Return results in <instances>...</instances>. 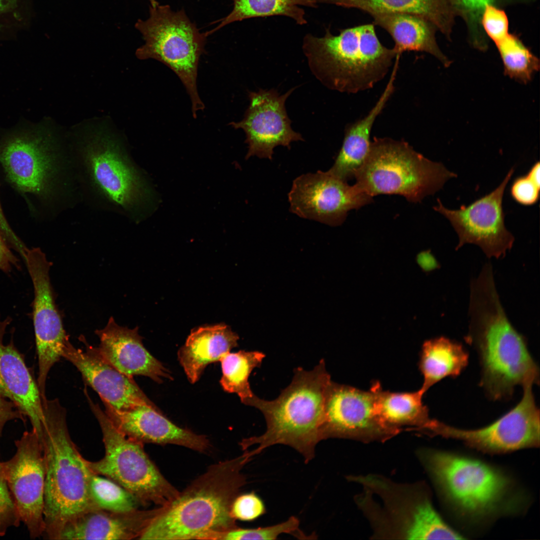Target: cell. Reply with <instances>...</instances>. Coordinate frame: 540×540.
<instances>
[{
    "label": "cell",
    "mask_w": 540,
    "mask_h": 540,
    "mask_svg": "<svg viewBox=\"0 0 540 540\" xmlns=\"http://www.w3.org/2000/svg\"><path fill=\"white\" fill-rule=\"evenodd\" d=\"M68 144L81 201L136 224L148 216L153 188L120 136L104 125L90 126Z\"/></svg>",
    "instance_id": "6da1fadb"
},
{
    "label": "cell",
    "mask_w": 540,
    "mask_h": 540,
    "mask_svg": "<svg viewBox=\"0 0 540 540\" xmlns=\"http://www.w3.org/2000/svg\"><path fill=\"white\" fill-rule=\"evenodd\" d=\"M468 315L466 340L478 352L480 386L490 399L507 400L516 386L539 384V368L506 316L490 265L471 280Z\"/></svg>",
    "instance_id": "7a4b0ae2"
},
{
    "label": "cell",
    "mask_w": 540,
    "mask_h": 540,
    "mask_svg": "<svg viewBox=\"0 0 540 540\" xmlns=\"http://www.w3.org/2000/svg\"><path fill=\"white\" fill-rule=\"evenodd\" d=\"M210 466L171 502L162 506L139 539L211 540L237 527L231 506L246 483L248 450Z\"/></svg>",
    "instance_id": "3957f363"
},
{
    "label": "cell",
    "mask_w": 540,
    "mask_h": 540,
    "mask_svg": "<svg viewBox=\"0 0 540 540\" xmlns=\"http://www.w3.org/2000/svg\"><path fill=\"white\" fill-rule=\"evenodd\" d=\"M0 164L8 181L34 196L50 216L81 202L69 144L48 126L4 136L0 141Z\"/></svg>",
    "instance_id": "277c9868"
},
{
    "label": "cell",
    "mask_w": 540,
    "mask_h": 540,
    "mask_svg": "<svg viewBox=\"0 0 540 540\" xmlns=\"http://www.w3.org/2000/svg\"><path fill=\"white\" fill-rule=\"evenodd\" d=\"M332 380L322 359L311 370L300 367L294 370L290 384L272 400L254 395L248 406L259 410L266 424L260 436L243 440L244 450L253 457L274 444L288 446L300 453L306 463L315 456L316 444L322 439V426L326 394Z\"/></svg>",
    "instance_id": "5b68a950"
},
{
    "label": "cell",
    "mask_w": 540,
    "mask_h": 540,
    "mask_svg": "<svg viewBox=\"0 0 540 540\" xmlns=\"http://www.w3.org/2000/svg\"><path fill=\"white\" fill-rule=\"evenodd\" d=\"M42 406L40 442L46 468L42 536L58 540L67 524L96 509L89 493L90 470L70 436L66 408L57 398L46 399Z\"/></svg>",
    "instance_id": "8992f818"
},
{
    "label": "cell",
    "mask_w": 540,
    "mask_h": 540,
    "mask_svg": "<svg viewBox=\"0 0 540 540\" xmlns=\"http://www.w3.org/2000/svg\"><path fill=\"white\" fill-rule=\"evenodd\" d=\"M302 49L312 73L322 84L351 94L372 88L400 56L381 44L372 24L342 30L338 35L329 29L320 38L308 34Z\"/></svg>",
    "instance_id": "52a82bcc"
},
{
    "label": "cell",
    "mask_w": 540,
    "mask_h": 540,
    "mask_svg": "<svg viewBox=\"0 0 540 540\" xmlns=\"http://www.w3.org/2000/svg\"><path fill=\"white\" fill-rule=\"evenodd\" d=\"M456 176L404 140L374 138L367 158L354 178L355 184L372 198L398 194L416 203L434 194Z\"/></svg>",
    "instance_id": "ba28073f"
},
{
    "label": "cell",
    "mask_w": 540,
    "mask_h": 540,
    "mask_svg": "<svg viewBox=\"0 0 540 540\" xmlns=\"http://www.w3.org/2000/svg\"><path fill=\"white\" fill-rule=\"evenodd\" d=\"M150 16L138 20L136 28L144 44L138 48L140 60L152 58L166 65L179 78L192 102V116L205 106L198 93L197 77L200 56L204 53L206 32H200L184 9L173 11L168 5L150 0Z\"/></svg>",
    "instance_id": "9c48e42d"
},
{
    "label": "cell",
    "mask_w": 540,
    "mask_h": 540,
    "mask_svg": "<svg viewBox=\"0 0 540 540\" xmlns=\"http://www.w3.org/2000/svg\"><path fill=\"white\" fill-rule=\"evenodd\" d=\"M84 393L100 427L105 449L104 454L100 460H86L89 468L122 486L134 496L141 505L168 504L180 492L164 478L149 458L144 450V444L118 430L86 390Z\"/></svg>",
    "instance_id": "30bf717a"
},
{
    "label": "cell",
    "mask_w": 540,
    "mask_h": 540,
    "mask_svg": "<svg viewBox=\"0 0 540 540\" xmlns=\"http://www.w3.org/2000/svg\"><path fill=\"white\" fill-rule=\"evenodd\" d=\"M428 466L444 494L458 509L480 517L493 512L507 494L510 482L479 460L453 454L430 452Z\"/></svg>",
    "instance_id": "8fae6325"
},
{
    "label": "cell",
    "mask_w": 540,
    "mask_h": 540,
    "mask_svg": "<svg viewBox=\"0 0 540 540\" xmlns=\"http://www.w3.org/2000/svg\"><path fill=\"white\" fill-rule=\"evenodd\" d=\"M532 384L522 386L519 402L492 424L476 430H465L438 420L432 434L463 442L479 450L500 454L536 447L540 444V410L536 404Z\"/></svg>",
    "instance_id": "7c38bea8"
},
{
    "label": "cell",
    "mask_w": 540,
    "mask_h": 540,
    "mask_svg": "<svg viewBox=\"0 0 540 540\" xmlns=\"http://www.w3.org/2000/svg\"><path fill=\"white\" fill-rule=\"evenodd\" d=\"M34 290L32 320L38 372L36 379L42 400L46 399V385L50 370L62 358L69 340L50 277L52 263L40 248H28L23 258Z\"/></svg>",
    "instance_id": "4fadbf2b"
},
{
    "label": "cell",
    "mask_w": 540,
    "mask_h": 540,
    "mask_svg": "<svg viewBox=\"0 0 540 540\" xmlns=\"http://www.w3.org/2000/svg\"><path fill=\"white\" fill-rule=\"evenodd\" d=\"M514 172L511 168L495 190L468 206L450 210L438 199L434 209L449 220L456 232L458 242L456 250L466 244H474L488 258L498 259L511 250L514 238L505 226L502 200Z\"/></svg>",
    "instance_id": "5bb4252c"
},
{
    "label": "cell",
    "mask_w": 540,
    "mask_h": 540,
    "mask_svg": "<svg viewBox=\"0 0 540 540\" xmlns=\"http://www.w3.org/2000/svg\"><path fill=\"white\" fill-rule=\"evenodd\" d=\"M16 452L2 462L3 473L21 522L31 538L43 536L44 531V490L45 462L42 442L32 429L15 441Z\"/></svg>",
    "instance_id": "9a60e30c"
},
{
    "label": "cell",
    "mask_w": 540,
    "mask_h": 540,
    "mask_svg": "<svg viewBox=\"0 0 540 540\" xmlns=\"http://www.w3.org/2000/svg\"><path fill=\"white\" fill-rule=\"evenodd\" d=\"M374 381L368 390L332 382L326 396L322 439L330 438H384L399 430L386 424L378 406Z\"/></svg>",
    "instance_id": "2e32d148"
},
{
    "label": "cell",
    "mask_w": 540,
    "mask_h": 540,
    "mask_svg": "<svg viewBox=\"0 0 540 540\" xmlns=\"http://www.w3.org/2000/svg\"><path fill=\"white\" fill-rule=\"evenodd\" d=\"M288 198L292 212L331 226L342 224L348 212L372 201L355 184H348L328 170L296 178Z\"/></svg>",
    "instance_id": "e0dca14e"
},
{
    "label": "cell",
    "mask_w": 540,
    "mask_h": 540,
    "mask_svg": "<svg viewBox=\"0 0 540 540\" xmlns=\"http://www.w3.org/2000/svg\"><path fill=\"white\" fill-rule=\"evenodd\" d=\"M295 88L282 95L274 88L248 92L250 103L244 118L228 124L244 132L248 145L246 159L256 156L272 160L275 147L282 146L290 149L292 142L304 140L302 135L292 128L285 107L286 100Z\"/></svg>",
    "instance_id": "ac0fdd59"
},
{
    "label": "cell",
    "mask_w": 540,
    "mask_h": 540,
    "mask_svg": "<svg viewBox=\"0 0 540 540\" xmlns=\"http://www.w3.org/2000/svg\"><path fill=\"white\" fill-rule=\"evenodd\" d=\"M84 350L66 342L62 358L70 362L81 374L86 384L93 388L101 400L119 410L146 405L160 410L137 384L133 377L116 369L101 356L96 347L88 343L84 336L79 338Z\"/></svg>",
    "instance_id": "d6986e66"
},
{
    "label": "cell",
    "mask_w": 540,
    "mask_h": 540,
    "mask_svg": "<svg viewBox=\"0 0 540 540\" xmlns=\"http://www.w3.org/2000/svg\"><path fill=\"white\" fill-rule=\"evenodd\" d=\"M102 401L110 421L128 437L143 444H176L200 452L210 448V441L206 436L177 426L160 410L146 405L119 410Z\"/></svg>",
    "instance_id": "ffe728a7"
},
{
    "label": "cell",
    "mask_w": 540,
    "mask_h": 540,
    "mask_svg": "<svg viewBox=\"0 0 540 540\" xmlns=\"http://www.w3.org/2000/svg\"><path fill=\"white\" fill-rule=\"evenodd\" d=\"M102 358L122 373L130 377L142 376L158 383L172 379L170 372L144 346L138 328L118 325L112 316L102 328L96 330Z\"/></svg>",
    "instance_id": "44dd1931"
},
{
    "label": "cell",
    "mask_w": 540,
    "mask_h": 540,
    "mask_svg": "<svg viewBox=\"0 0 540 540\" xmlns=\"http://www.w3.org/2000/svg\"><path fill=\"white\" fill-rule=\"evenodd\" d=\"M11 319L0 315V396L12 402L30 422L40 438L44 422L40 392L24 356L12 340L4 344V338Z\"/></svg>",
    "instance_id": "7402d4cb"
},
{
    "label": "cell",
    "mask_w": 540,
    "mask_h": 540,
    "mask_svg": "<svg viewBox=\"0 0 540 540\" xmlns=\"http://www.w3.org/2000/svg\"><path fill=\"white\" fill-rule=\"evenodd\" d=\"M162 508L128 512L90 510L67 524L58 540L139 539Z\"/></svg>",
    "instance_id": "603a6c76"
},
{
    "label": "cell",
    "mask_w": 540,
    "mask_h": 540,
    "mask_svg": "<svg viewBox=\"0 0 540 540\" xmlns=\"http://www.w3.org/2000/svg\"><path fill=\"white\" fill-rule=\"evenodd\" d=\"M238 335L224 324L194 330L178 352L188 380L192 384L196 382L208 364L220 361L238 346Z\"/></svg>",
    "instance_id": "cb8c5ba5"
},
{
    "label": "cell",
    "mask_w": 540,
    "mask_h": 540,
    "mask_svg": "<svg viewBox=\"0 0 540 540\" xmlns=\"http://www.w3.org/2000/svg\"><path fill=\"white\" fill-rule=\"evenodd\" d=\"M396 72L397 69L393 68L384 92L368 114L346 128L342 146L332 167L328 170L340 179L348 182L354 178L365 162L370 149L372 126L394 92Z\"/></svg>",
    "instance_id": "d4e9b609"
},
{
    "label": "cell",
    "mask_w": 540,
    "mask_h": 540,
    "mask_svg": "<svg viewBox=\"0 0 540 540\" xmlns=\"http://www.w3.org/2000/svg\"><path fill=\"white\" fill-rule=\"evenodd\" d=\"M374 24L386 30L394 42L393 48L400 55L406 51L428 53L445 66L450 60L436 42L435 26L426 18L413 14L398 12L376 13L370 15Z\"/></svg>",
    "instance_id": "484cf974"
},
{
    "label": "cell",
    "mask_w": 540,
    "mask_h": 540,
    "mask_svg": "<svg viewBox=\"0 0 540 540\" xmlns=\"http://www.w3.org/2000/svg\"><path fill=\"white\" fill-rule=\"evenodd\" d=\"M317 3L354 8L370 15L398 12L418 15L432 23L448 38L450 36L455 14L448 0H315Z\"/></svg>",
    "instance_id": "4316f807"
},
{
    "label": "cell",
    "mask_w": 540,
    "mask_h": 540,
    "mask_svg": "<svg viewBox=\"0 0 540 540\" xmlns=\"http://www.w3.org/2000/svg\"><path fill=\"white\" fill-rule=\"evenodd\" d=\"M468 352L460 343L444 336L426 340L418 363L423 378L420 390L424 394L446 377L460 375L468 362Z\"/></svg>",
    "instance_id": "83f0119b"
},
{
    "label": "cell",
    "mask_w": 540,
    "mask_h": 540,
    "mask_svg": "<svg viewBox=\"0 0 540 540\" xmlns=\"http://www.w3.org/2000/svg\"><path fill=\"white\" fill-rule=\"evenodd\" d=\"M424 394L419 389L411 392L378 390V406L382 418L390 427L400 430L408 426L428 432L434 419L430 417L428 408L422 402Z\"/></svg>",
    "instance_id": "f1b7e54d"
},
{
    "label": "cell",
    "mask_w": 540,
    "mask_h": 540,
    "mask_svg": "<svg viewBox=\"0 0 540 540\" xmlns=\"http://www.w3.org/2000/svg\"><path fill=\"white\" fill-rule=\"evenodd\" d=\"M314 0H234V8L214 29L206 32L208 36L232 22L252 18L284 16L294 19L298 24L307 22L304 11L300 6L316 8Z\"/></svg>",
    "instance_id": "f546056e"
},
{
    "label": "cell",
    "mask_w": 540,
    "mask_h": 540,
    "mask_svg": "<svg viewBox=\"0 0 540 540\" xmlns=\"http://www.w3.org/2000/svg\"><path fill=\"white\" fill-rule=\"evenodd\" d=\"M266 355L259 351L240 350L228 352L220 360L222 376L220 383L224 390L236 394L244 404L248 405L254 396L248 378L252 370L260 368Z\"/></svg>",
    "instance_id": "4dcf8cb0"
},
{
    "label": "cell",
    "mask_w": 540,
    "mask_h": 540,
    "mask_svg": "<svg viewBox=\"0 0 540 540\" xmlns=\"http://www.w3.org/2000/svg\"><path fill=\"white\" fill-rule=\"evenodd\" d=\"M88 490L90 499L96 510L128 512L138 509L141 505L136 496L122 486L91 470Z\"/></svg>",
    "instance_id": "1f68e13d"
},
{
    "label": "cell",
    "mask_w": 540,
    "mask_h": 540,
    "mask_svg": "<svg viewBox=\"0 0 540 540\" xmlns=\"http://www.w3.org/2000/svg\"><path fill=\"white\" fill-rule=\"evenodd\" d=\"M496 45L506 74L522 83L530 81L539 69V60L518 36L508 34Z\"/></svg>",
    "instance_id": "d6a6232c"
},
{
    "label": "cell",
    "mask_w": 540,
    "mask_h": 540,
    "mask_svg": "<svg viewBox=\"0 0 540 540\" xmlns=\"http://www.w3.org/2000/svg\"><path fill=\"white\" fill-rule=\"evenodd\" d=\"M523 0H448L455 16L464 20L469 40L476 48L484 50L487 48L488 38L482 25V12L487 5L501 8Z\"/></svg>",
    "instance_id": "836d02e7"
},
{
    "label": "cell",
    "mask_w": 540,
    "mask_h": 540,
    "mask_svg": "<svg viewBox=\"0 0 540 540\" xmlns=\"http://www.w3.org/2000/svg\"><path fill=\"white\" fill-rule=\"evenodd\" d=\"M32 0H0V40L12 38L30 26Z\"/></svg>",
    "instance_id": "e575fe53"
},
{
    "label": "cell",
    "mask_w": 540,
    "mask_h": 540,
    "mask_svg": "<svg viewBox=\"0 0 540 540\" xmlns=\"http://www.w3.org/2000/svg\"><path fill=\"white\" fill-rule=\"evenodd\" d=\"M300 520L294 516L280 524L258 528H242L238 526L230 530L217 534L212 540H276L280 534H292L299 538L306 536L299 529Z\"/></svg>",
    "instance_id": "d590c367"
},
{
    "label": "cell",
    "mask_w": 540,
    "mask_h": 540,
    "mask_svg": "<svg viewBox=\"0 0 540 540\" xmlns=\"http://www.w3.org/2000/svg\"><path fill=\"white\" fill-rule=\"evenodd\" d=\"M540 164L538 161L524 176L516 178L510 188V195L516 202L524 206H532L539 199L540 188Z\"/></svg>",
    "instance_id": "8d00e7d4"
},
{
    "label": "cell",
    "mask_w": 540,
    "mask_h": 540,
    "mask_svg": "<svg viewBox=\"0 0 540 540\" xmlns=\"http://www.w3.org/2000/svg\"><path fill=\"white\" fill-rule=\"evenodd\" d=\"M481 25L488 39L495 44L498 42L508 33V20L505 12L494 5H487L482 14Z\"/></svg>",
    "instance_id": "74e56055"
},
{
    "label": "cell",
    "mask_w": 540,
    "mask_h": 540,
    "mask_svg": "<svg viewBox=\"0 0 540 540\" xmlns=\"http://www.w3.org/2000/svg\"><path fill=\"white\" fill-rule=\"evenodd\" d=\"M266 508L262 499L254 492L238 494L231 506V514L236 520H254L265 514Z\"/></svg>",
    "instance_id": "f35d334b"
},
{
    "label": "cell",
    "mask_w": 540,
    "mask_h": 540,
    "mask_svg": "<svg viewBox=\"0 0 540 540\" xmlns=\"http://www.w3.org/2000/svg\"><path fill=\"white\" fill-rule=\"evenodd\" d=\"M20 518L4 476L0 462V536L8 529L18 527Z\"/></svg>",
    "instance_id": "ab89813d"
},
{
    "label": "cell",
    "mask_w": 540,
    "mask_h": 540,
    "mask_svg": "<svg viewBox=\"0 0 540 540\" xmlns=\"http://www.w3.org/2000/svg\"><path fill=\"white\" fill-rule=\"evenodd\" d=\"M16 420L24 422L26 417L12 402L0 396V438L6 422Z\"/></svg>",
    "instance_id": "60d3db41"
},
{
    "label": "cell",
    "mask_w": 540,
    "mask_h": 540,
    "mask_svg": "<svg viewBox=\"0 0 540 540\" xmlns=\"http://www.w3.org/2000/svg\"><path fill=\"white\" fill-rule=\"evenodd\" d=\"M0 233L5 240L8 242L20 254L24 252L26 246L12 230L3 213L0 203Z\"/></svg>",
    "instance_id": "b9f144b4"
},
{
    "label": "cell",
    "mask_w": 540,
    "mask_h": 540,
    "mask_svg": "<svg viewBox=\"0 0 540 540\" xmlns=\"http://www.w3.org/2000/svg\"><path fill=\"white\" fill-rule=\"evenodd\" d=\"M18 258L11 251L0 233V270L8 272L12 268L18 266Z\"/></svg>",
    "instance_id": "7bdbcfd3"
}]
</instances>
